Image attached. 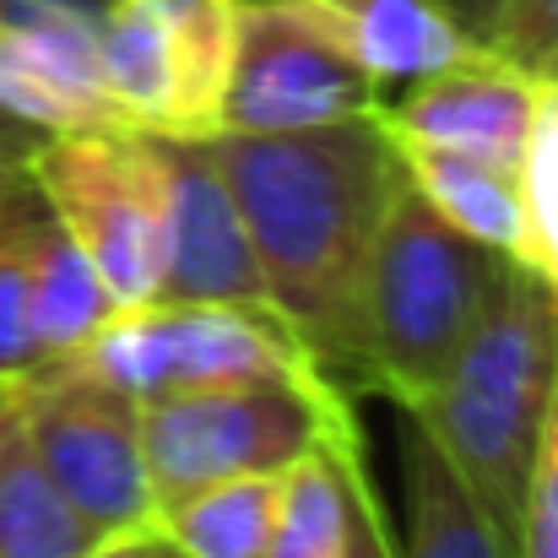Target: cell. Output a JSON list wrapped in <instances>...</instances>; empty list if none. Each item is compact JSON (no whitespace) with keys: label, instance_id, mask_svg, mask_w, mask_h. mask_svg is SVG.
<instances>
[{"label":"cell","instance_id":"cell-27","mask_svg":"<svg viewBox=\"0 0 558 558\" xmlns=\"http://www.w3.org/2000/svg\"><path fill=\"white\" fill-rule=\"evenodd\" d=\"M142 558H190V554H180L174 543H163V537L153 532V537H147V554H142Z\"/></svg>","mask_w":558,"mask_h":558},{"label":"cell","instance_id":"cell-19","mask_svg":"<svg viewBox=\"0 0 558 558\" xmlns=\"http://www.w3.org/2000/svg\"><path fill=\"white\" fill-rule=\"evenodd\" d=\"M521 201H526L521 260L558 288V87H543L537 98V125L521 163Z\"/></svg>","mask_w":558,"mask_h":558},{"label":"cell","instance_id":"cell-11","mask_svg":"<svg viewBox=\"0 0 558 558\" xmlns=\"http://www.w3.org/2000/svg\"><path fill=\"white\" fill-rule=\"evenodd\" d=\"M537 98H543V82H532L510 60L477 49L445 71L417 76V87L396 109L379 104V125L396 142L521 169L532 125H537Z\"/></svg>","mask_w":558,"mask_h":558},{"label":"cell","instance_id":"cell-24","mask_svg":"<svg viewBox=\"0 0 558 558\" xmlns=\"http://www.w3.org/2000/svg\"><path fill=\"white\" fill-rule=\"evenodd\" d=\"M38 142H44V131H33V125H22V120H11L0 109V217H5L11 195L27 180V163H33V147Z\"/></svg>","mask_w":558,"mask_h":558},{"label":"cell","instance_id":"cell-22","mask_svg":"<svg viewBox=\"0 0 558 558\" xmlns=\"http://www.w3.org/2000/svg\"><path fill=\"white\" fill-rule=\"evenodd\" d=\"M510 558H558V385L554 401H548L537 461H532V483H526V499H521L515 554Z\"/></svg>","mask_w":558,"mask_h":558},{"label":"cell","instance_id":"cell-17","mask_svg":"<svg viewBox=\"0 0 558 558\" xmlns=\"http://www.w3.org/2000/svg\"><path fill=\"white\" fill-rule=\"evenodd\" d=\"M396 445H401V483L412 505L407 558H510L499 548L488 515L477 510L472 488L461 483V472L445 461V450L428 439V428L412 412L396 417Z\"/></svg>","mask_w":558,"mask_h":558},{"label":"cell","instance_id":"cell-16","mask_svg":"<svg viewBox=\"0 0 558 558\" xmlns=\"http://www.w3.org/2000/svg\"><path fill=\"white\" fill-rule=\"evenodd\" d=\"M390 136V131H385ZM396 142V136H390ZM396 158L407 169V180L423 190V201L456 222L466 239L521 255L526 244V201H521V169H499L483 158H461V153H439V147H417V142H396Z\"/></svg>","mask_w":558,"mask_h":558},{"label":"cell","instance_id":"cell-13","mask_svg":"<svg viewBox=\"0 0 558 558\" xmlns=\"http://www.w3.org/2000/svg\"><path fill=\"white\" fill-rule=\"evenodd\" d=\"M304 5L374 82L390 76L417 82L483 49L461 27H450L428 0H304Z\"/></svg>","mask_w":558,"mask_h":558},{"label":"cell","instance_id":"cell-3","mask_svg":"<svg viewBox=\"0 0 558 558\" xmlns=\"http://www.w3.org/2000/svg\"><path fill=\"white\" fill-rule=\"evenodd\" d=\"M499 260L505 250H488L456 222H445L412 180L396 185L364 282V326L379 396L407 407L450 374L483 320Z\"/></svg>","mask_w":558,"mask_h":558},{"label":"cell","instance_id":"cell-1","mask_svg":"<svg viewBox=\"0 0 558 558\" xmlns=\"http://www.w3.org/2000/svg\"><path fill=\"white\" fill-rule=\"evenodd\" d=\"M211 153L271 310L331 385L374 390L364 282L385 206L407 180L379 109L304 131H217Z\"/></svg>","mask_w":558,"mask_h":558},{"label":"cell","instance_id":"cell-6","mask_svg":"<svg viewBox=\"0 0 558 558\" xmlns=\"http://www.w3.org/2000/svg\"><path fill=\"white\" fill-rule=\"evenodd\" d=\"M71 364L104 374L109 385L131 390L136 401L158 390L190 385H244V379H326L310 348L293 337V326L271 310H239V304H136L114 310L98 337Z\"/></svg>","mask_w":558,"mask_h":558},{"label":"cell","instance_id":"cell-9","mask_svg":"<svg viewBox=\"0 0 558 558\" xmlns=\"http://www.w3.org/2000/svg\"><path fill=\"white\" fill-rule=\"evenodd\" d=\"M153 136L163 180V304H239L271 310L244 217L217 169L211 136ZM277 315V310H271Z\"/></svg>","mask_w":558,"mask_h":558},{"label":"cell","instance_id":"cell-2","mask_svg":"<svg viewBox=\"0 0 558 558\" xmlns=\"http://www.w3.org/2000/svg\"><path fill=\"white\" fill-rule=\"evenodd\" d=\"M558 385V288L521 255L499 260L483 320L450 374L412 396V412L445 461L472 488L505 554H515V521L543 445Z\"/></svg>","mask_w":558,"mask_h":558},{"label":"cell","instance_id":"cell-4","mask_svg":"<svg viewBox=\"0 0 558 558\" xmlns=\"http://www.w3.org/2000/svg\"><path fill=\"white\" fill-rule=\"evenodd\" d=\"M331 379H244L190 385L142 401V461L153 510L190 488L255 472H288L320 434Z\"/></svg>","mask_w":558,"mask_h":558},{"label":"cell","instance_id":"cell-15","mask_svg":"<svg viewBox=\"0 0 558 558\" xmlns=\"http://www.w3.org/2000/svg\"><path fill=\"white\" fill-rule=\"evenodd\" d=\"M104 537L71 510L0 385V558H87Z\"/></svg>","mask_w":558,"mask_h":558},{"label":"cell","instance_id":"cell-25","mask_svg":"<svg viewBox=\"0 0 558 558\" xmlns=\"http://www.w3.org/2000/svg\"><path fill=\"white\" fill-rule=\"evenodd\" d=\"M450 27H461L472 44H488V33H494V22H499V11H505V0H428Z\"/></svg>","mask_w":558,"mask_h":558},{"label":"cell","instance_id":"cell-21","mask_svg":"<svg viewBox=\"0 0 558 558\" xmlns=\"http://www.w3.org/2000/svg\"><path fill=\"white\" fill-rule=\"evenodd\" d=\"M483 49L510 60L532 82L558 87V0H505Z\"/></svg>","mask_w":558,"mask_h":558},{"label":"cell","instance_id":"cell-23","mask_svg":"<svg viewBox=\"0 0 558 558\" xmlns=\"http://www.w3.org/2000/svg\"><path fill=\"white\" fill-rule=\"evenodd\" d=\"M342 472H348V558H396L390 554L385 515H379V499L369 494V477H364L359 434H353L348 450H342Z\"/></svg>","mask_w":558,"mask_h":558},{"label":"cell","instance_id":"cell-26","mask_svg":"<svg viewBox=\"0 0 558 558\" xmlns=\"http://www.w3.org/2000/svg\"><path fill=\"white\" fill-rule=\"evenodd\" d=\"M147 537H153V526H142V532H120V537H104L87 558H142L147 554Z\"/></svg>","mask_w":558,"mask_h":558},{"label":"cell","instance_id":"cell-20","mask_svg":"<svg viewBox=\"0 0 558 558\" xmlns=\"http://www.w3.org/2000/svg\"><path fill=\"white\" fill-rule=\"evenodd\" d=\"M11 206H16V195H11ZM11 206L0 217V385H16L33 369H44V342H38V326H33V288H27V260H22V244H16Z\"/></svg>","mask_w":558,"mask_h":558},{"label":"cell","instance_id":"cell-8","mask_svg":"<svg viewBox=\"0 0 558 558\" xmlns=\"http://www.w3.org/2000/svg\"><path fill=\"white\" fill-rule=\"evenodd\" d=\"M379 109V82L304 0H233V54L217 131H304Z\"/></svg>","mask_w":558,"mask_h":558},{"label":"cell","instance_id":"cell-18","mask_svg":"<svg viewBox=\"0 0 558 558\" xmlns=\"http://www.w3.org/2000/svg\"><path fill=\"white\" fill-rule=\"evenodd\" d=\"M282 472L222 477L153 510V532L190 558H260L277 515Z\"/></svg>","mask_w":558,"mask_h":558},{"label":"cell","instance_id":"cell-10","mask_svg":"<svg viewBox=\"0 0 558 558\" xmlns=\"http://www.w3.org/2000/svg\"><path fill=\"white\" fill-rule=\"evenodd\" d=\"M93 0H0V109L44 136L114 131L120 114L98 82Z\"/></svg>","mask_w":558,"mask_h":558},{"label":"cell","instance_id":"cell-12","mask_svg":"<svg viewBox=\"0 0 558 558\" xmlns=\"http://www.w3.org/2000/svg\"><path fill=\"white\" fill-rule=\"evenodd\" d=\"M11 222H16L22 260H27L33 326H38L44 364H49V359H65V353L87 348V342L98 337V326H104L120 304L109 299L98 266H93L87 250L71 239V228L49 211V201L38 195L33 174H27V185L16 190Z\"/></svg>","mask_w":558,"mask_h":558},{"label":"cell","instance_id":"cell-14","mask_svg":"<svg viewBox=\"0 0 558 558\" xmlns=\"http://www.w3.org/2000/svg\"><path fill=\"white\" fill-rule=\"evenodd\" d=\"M348 390H331L315 445L282 472L277 515L260 558H348V472L342 450L353 439Z\"/></svg>","mask_w":558,"mask_h":558},{"label":"cell","instance_id":"cell-7","mask_svg":"<svg viewBox=\"0 0 558 558\" xmlns=\"http://www.w3.org/2000/svg\"><path fill=\"white\" fill-rule=\"evenodd\" d=\"M38 461L71 499V510L98 532L153 526V488L142 461V401L104 374L71 359H49L27 379L5 385Z\"/></svg>","mask_w":558,"mask_h":558},{"label":"cell","instance_id":"cell-5","mask_svg":"<svg viewBox=\"0 0 558 558\" xmlns=\"http://www.w3.org/2000/svg\"><path fill=\"white\" fill-rule=\"evenodd\" d=\"M33 185L98 266L120 310L163 282V180L147 131H54L33 147Z\"/></svg>","mask_w":558,"mask_h":558}]
</instances>
